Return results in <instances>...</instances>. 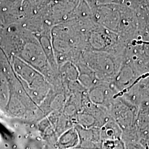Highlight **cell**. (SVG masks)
Segmentation results:
<instances>
[{
	"mask_svg": "<svg viewBox=\"0 0 149 149\" xmlns=\"http://www.w3.org/2000/svg\"><path fill=\"white\" fill-rule=\"evenodd\" d=\"M147 14H148V15L149 16V8L148 9V10L147 11Z\"/></svg>",
	"mask_w": 149,
	"mask_h": 149,
	"instance_id": "277c9868",
	"label": "cell"
},
{
	"mask_svg": "<svg viewBox=\"0 0 149 149\" xmlns=\"http://www.w3.org/2000/svg\"><path fill=\"white\" fill-rule=\"evenodd\" d=\"M139 76H140L133 68L128 63L123 62L120 68L115 77L114 86L118 93L127 91L136 83Z\"/></svg>",
	"mask_w": 149,
	"mask_h": 149,
	"instance_id": "7a4b0ae2",
	"label": "cell"
},
{
	"mask_svg": "<svg viewBox=\"0 0 149 149\" xmlns=\"http://www.w3.org/2000/svg\"><path fill=\"white\" fill-rule=\"evenodd\" d=\"M138 107L130 104L122 97H118L113 104L112 113L114 120L123 132L135 127Z\"/></svg>",
	"mask_w": 149,
	"mask_h": 149,
	"instance_id": "6da1fadb",
	"label": "cell"
},
{
	"mask_svg": "<svg viewBox=\"0 0 149 149\" xmlns=\"http://www.w3.org/2000/svg\"><path fill=\"white\" fill-rule=\"evenodd\" d=\"M120 5L109 4L103 7L99 13L102 23L109 31L117 34L120 19Z\"/></svg>",
	"mask_w": 149,
	"mask_h": 149,
	"instance_id": "3957f363",
	"label": "cell"
}]
</instances>
